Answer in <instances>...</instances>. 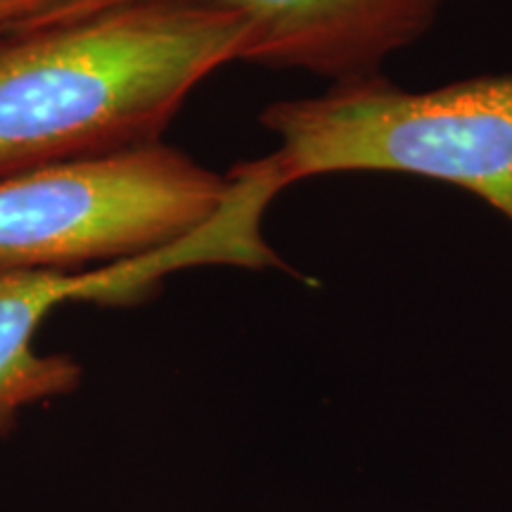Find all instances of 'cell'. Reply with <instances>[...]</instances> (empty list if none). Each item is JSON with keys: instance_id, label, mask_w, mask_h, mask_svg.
Segmentation results:
<instances>
[{"instance_id": "1", "label": "cell", "mask_w": 512, "mask_h": 512, "mask_svg": "<svg viewBox=\"0 0 512 512\" xmlns=\"http://www.w3.org/2000/svg\"><path fill=\"white\" fill-rule=\"evenodd\" d=\"M233 12L121 5L0 38V181L164 143L209 74L245 57Z\"/></svg>"}, {"instance_id": "2", "label": "cell", "mask_w": 512, "mask_h": 512, "mask_svg": "<svg viewBox=\"0 0 512 512\" xmlns=\"http://www.w3.org/2000/svg\"><path fill=\"white\" fill-rule=\"evenodd\" d=\"M261 126L285 188L313 176L394 171L458 185L512 223V74L406 91L382 74L271 102Z\"/></svg>"}, {"instance_id": "3", "label": "cell", "mask_w": 512, "mask_h": 512, "mask_svg": "<svg viewBox=\"0 0 512 512\" xmlns=\"http://www.w3.org/2000/svg\"><path fill=\"white\" fill-rule=\"evenodd\" d=\"M233 183L176 147L50 166L0 181V273H79L190 245Z\"/></svg>"}, {"instance_id": "4", "label": "cell", "mask_w": 512, "mask_h": 512, "mask_svg": "<svg viewBox=\"0 0 512 512\" xmlns=\"http://www.w3.org/2000/svg\"><path fill=\"white\" fill-rule=\"evenodd\" d=\"M138 3L233 12L249 29L242 62L299 69L332 83L380 74L387 57L425 36L441 10L437 0H76L41 27Z\"/></svg>"}, {"instance_id": "5", "label": "cell", "mask_w": 512, "mask_h": 512, "mask_svg": "<svg viewBox=\"0 0 512 512\" xmlns=\"http://www.w3.org/2000/svg\"><path fill=\"white\" fill-rule=\"evenodd\" d=\"M190 249H174L93 271L0 273V437L17 430L31 406L74 394L83 366L74 356L43 354L36 335L46 318L67 302L131 304L176 268L192 266Z\"/></svg>"}, {"instance_id": "6", "label": "cell", "mask_w": 512, "mask_h": 512, "mask_svg": "<svg viewBox=\"0 0 512 512\" xmlns=\"http://www.w3.org/2000/svg\"><path fill=\"white\" fill-rule=\"evenodd\" d=\"M76 0H0V38L41 27Z\"/></svg>"}, {"instance_id": "7", "label": "cell", "mask_w": 512, "mask_h": 512, "mask_svg": "<svg viewBox=\"0 0 512 512\" xmlns=\"http://www.w3.org/2000/svg\"><path fill=\"white\" fill-rule=\"evenodd\" d=\"M437 3H441V5H444V3H446V0H437Z\"/></svg>"}]
</instances>
